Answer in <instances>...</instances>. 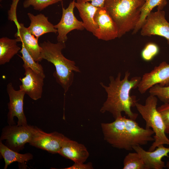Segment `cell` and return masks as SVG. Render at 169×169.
<instances>
[{"label": "cell", "instance_id": "obj_1", "mask_svg": "<svg viewBox=\"0 0 169 169\" xmlns=\"http://www.w3.org/2000/svg\"><path fill=\"white\" fill-rule=\"evenodd\" d=\"M130 73L127 71L124 78L121 79V74L118 73L115 78L112 76L109 77L110 83L108 86L102 83L100 84L107 93V98L100 109V112L110 113L115 119L122 116L124 112L128 117L136 120L138 114L133 112L132 107L135 106L138 100L134 95H131V90L137 88L141 77L136 76L129 78Z\"/></svg>", "mask_w": 169, "mask_h": 169}, {"label": "cell", "instance_id": "obj_2", "mask_svg": "<svg viewBox=\"0 0 169 169\" xmlns=\"http://www.w3.org/2000/svg\"><path fill=\"white\" fill-rule=\"evenodd\" d=\"M115 120L101 124L104 140L112 147L131 151L154 141L152 130L140 127L135 120L122 116Z\"/></svg>", "mask_w": 169, "mask_h": 169}, {"label": "cell", "instance_id": "obj_3", "mask_svg": "<svg viewBox=\"0 0 169 169\" xmlns=\"http://www.w3.org/2000/svg\"><path fill=\"white\" fill-rule=\"evenodd\" d=\"M42 48L41 58L53 64L55 68L54 76L56 80L66 93L72 85L74 77V72H80L74 61L66 58L62 54L66 47L65 43L56 44L49 41L40 44Z\"/></svg>", "mask_w": 169, "mask_h": 169}, {"label": "cell", "instance_id": "obj_4", "mask_svg": "<svg viewBox=\"0 0 169 169\" xmlns=\"http://www.w3.org/2000/svg\"><path fill=\"white\" fill-rule=\"evenodd\" d=\"M146 0H105L104 7L115 23L120 38L133 30Z\"/></svg>", "mask_w": 169, "mask_h": 169}, {"label": "cell", "instance_id": "obj_5", "mask_svg": "<svg viewBox=\"0 0 169 169\" xmlns=\"http://www.w3.org/2000/svg\"><path fill=\"white\" fill-rule=\"evenodd\" d=\"M157 97L150 95L146 100L144 105L137 102L135 107L146 123V128L152 130L154 141L148 150L152 151L158 146L169 145V139L166 135L165 126L160 113L157 110Z\"/></svg>", "mask_w": 169, "mask_h": 169}, {"label": "cell", "instance_id": "obj_6", "mask_svg": "<svg viewBox=\"0 0 169 169\" xmlns=\"http://www.w3.org/2000/svg\"><path fill=\"white\" fill-rule=\"evenodd\" d=\"M33 125H6L2 129L0 141H5V145L10 149L19 152L26 144L30 142Z\"/></svg>", "mask_w": 169, "mask_h": 169}, {"label": "cell", "instance_id": "obj_7", "mask_svg": "<svg viewBox=\"0 0 169 169\" xmlns=\"http://www.w3.org/2000/svg\"><path fill=\"white\" fill-rule=\"evenodd\" d=\"M66 137L57 131L45 132L33 125L32 136L29 144L52 154L58 153Z\"/></svg>", "mask_w": 169, "mask_h": 169}, {"label": "cell", "instance_id": "obj_8", "mask_svg": "<svg viewBox=\"0 0 169 169\" xmlns=\"http://www.w3.org/2000/svg\"><path fill=\"white\" fill-rule=\"evenodd\" d=\"M143 36L158 35L165 38L169 45V23L163 10L151 12L147 16L141 29Z\"/></svg>", "mask_w": 169, "mask_h": 169}, {"label": "cell", "instance_id": "obj_9", "mask_svg": "<svg viewBox=\"0 0 169 169\" xmlns=\"http://www.w3.org/2000/svg\"><path fill=\"white\" fill-rule=\"evenodd\" d=\"M7 91L9 97L8 104V111L7 114V122L8 125H15L14 117L18 119L17 125H26L28 124L23 109V100L25 92L20 90H16L10 82L7 86Z\"/></svg>", "mask_w": 169, "mask_h": 169}, {"label": "cell", "instance_id": "obj_10", "mask_svg": "<svg viewBox=\"0 0 169 169\" xmlns=\"http://www.w3.org/2000/svg\"><path fill=\"white\" fill-rule=\"evenodd\" d=\"M75 2V0L71 2L66 8L62 5L61 18L59 22L54 25L57 30V39L58 42L65 43L68 39L67 34L73 30H82L84 29L83 22L78 20L74 15Z\"/></svg>", "mask_w": 169, "mask_h": 169}, {"label": "cell", "instance_id": "obj_11", "mask_svg": "<svg viewBox=\"0 0 169 169\" xmlns=\"http://www.w3.org/2000/svg\"><path fill=\"white\" fill-rule=\"evenodd\" d=\"M156 84L161 86L169 85V64L166 61L162 62L151 71L144 74L137 88L143 94Z\"/></svg>", "mask_w": 169, "mask_h": 169}, {"label": "cell", "instance_id": "obj_12", "mask_svg": "<svg viewBox=\"0 0 169 169\" xmlns=\"http://www.w3.org/2000/svg\"><path fill=\"white\" fill-rule=\"evenodd\" d=\"M94 18L98 28L93 35L97 38L108 41L118 38L117 26L104 7L98 8Z\"/></svg>", "mask_w": 169, "mask_h": 169}, {"label": "cell", "instance_id": "obj_13", "mask_svg": "<svg viewBox=\"0 0 169 169\" xmlns=\"http://www.w3.org/2000/svg\"><path fill=\"white\" fill-rule=\"evenodd\" d=\"M23 68L25 76L19 78L22 83L19 89L24 91L33 100H37L42 97L44 78L29 68Z\"/></svg>", "mask_w": 169, "mask_h": 169}, {"label": "cell", "instance_id": "obj_14", "mask_svg": "<svg viewBox=\"0 0 169 169\" xmlns=\"http://www.w3.org/2000/svg\"><path fill=\"white\" fill-rule=\"evenodd\" d=\"M133 150L140 155L146 165V169H163L166 167L165 162L162 160L164 156H168L169 147L161 145L152 151H146L141 146L133 147Z\"/></svg>", "mask_w": 169, "mask_h": 169}, {"label": "cell", "instance_id": "obj_15", "mask_svg": "<svg viewBox=\"0 0 169 169\" xmlns=\"http://www.w3.org/2000/svg\"><path fill=\"white\" fill-rule=\"evenodd\" d=\"M16 27L17 31L14 36L17 42H22L36 61H41L42 60L41 58L42 48L38 44V39L23 23H19Z\"/></svg>", "mask_w": 169, "mask_h": 169}, {"label": "cell", "instance_id": "obj_16", "mask_svg": "<svg viewBox=\"0 0 169 169\" xmlns=\"http://www.w3.org/2000/svg\"><path fill=\"white\" fill-rule=\"evenodd\" d=\"M58 154L74 163H84L89 156V153L83 144L65 138Z\"/></svg>", "mask_w": 169, "mask_h": 169}, {"label": "cell", "instance_id": "obj_17", "mask_svg": "<svg viewBox=\"0 0 169 169\" xmlns=\"http://www.w3.org/2000/svg\"><path fill=\"white\" fill-rule=\"evenodd\" d=\"M30 20L28 27L30 32L37 39L42 35L49 33H56L57 30L48 20V17L40 13L34 15L30 13L27 14Z\"/></svg>", "mask_w": 169, "mask_h": 169}, {"label": "cell", "instance_id": "obj_18", "mask_svg": "<svg viewBox=\"0 0 169 169\" xmlns=\"http://www.w3.org/2000/svg\"><path fill=\"white\" fill-rule=\"evenodd\" d=\"M74 5L78 10L84 29L94 34L98 28L94 18L98 8L89 2L78 3L75 2Z\"/></svg>", "mask_w": 169, "mask_h": 169}, {"label": "cell", "instance_id": "obj_19", "mask_svg": "<svg viewBox=\"0 0 169 169\" xmlns=\"http://www.w3.org/2000/svg\"><path fill=\"white\" fill-rule=\"evenodd\" d=\"M0 153L5 162L4 169H7L11 163L17 162L24 164L33 158V155L28 152L25 154L19 153L8 147L0 141Z\"/></svg>", "mask_w": 169, "mask_h": 169}, {"label": "cell", "instance_id": "obj_20", "mask_svg": "<svg viewBox=\"0 0 169 169\" xmlns=\"http://www.w3.org/2000/svg\"><path fill=\"white\" fill-rule=\"evenodd\" d=\"M16 39L3 37L0 39V65L9 62L12 58L21 49Z\"/></svg>", "mask_w": 169, "mask_h": 169}, {"label": "cell", "instance_id": "obj_21", "mask_svg": "<svg viewBox=\"0 0 169 169\" xmlns=\"http://www.w3.org/2000/svg\"><path fill=\"white\" fill-rule=\"evenodd\" d=\"M167 4V0H146L141 9L139 21L133 30L132 34H136L141 29L147 16L155 7H157V10H162Z\"/></svg>", "mask_w": 169, "mask_h": 169}, {"label": "cell", "instance_id": "obj_22", "mask_svg": "<svg viewBox=\"0 0 169 169\" xmlns=\"http://www.w3.org/2000/svg\"><path fill=\"white\" fill-rule=\"evenodd\" d=\"M20 52L22 54V56H19L22 59L24 63L23 67L29 68L36 73L45 78V75L43 67L38 62L36 61L33 59L22 44Z\"/></svg>", "mask_w": 169, "mask_h": 169}, {"label": "cell", "instance_id": "obj_23", "mask_svg": "<svg viewBox=\"0 0 169 169\" xmlns=\"http://www.w3.org/2000/svg\"><path fill=\"white\" fill-rule=\"evenodd\" d=\"M123 169H146L140 155L135 151L130 152L125 157Z\"/></svg>", "mask_w": 169, "mask_h": 169}, {"label": "cell", "instance_id": "obj_24", "mask_svg": "<svg viewBox=\"0 0 169 169\" xmlns=\"http://www.w3.org/2000/svg\"><path fill=\"white\" fill-rule=\"evenodd\" d=\"M150 95L156 96L164 103H169V85L161 86L156 84L149 89Z\"/></svg>", "mask_w": 169, "mask_h": 169}, {"label": "cell", "instance_id": "obj_25", "mask_svg": "<svg viewBox=\"0 0 169 169\" xmlns=\"http://www.w3.org/2000/svg\"><path fill=\"white\" fill-rule=\"evenodd\" d=\"M159 51V47L156 44L149 43L142 50L141 53V57L145 61H150L158 54Z\"/></svg>", "mask_w": 169, "mask_h": 169}, {"label": "cell", "instance_id": "obj_26", "mask_svg": "<svg viewBox=\"0 0 169 169\" xmlns=\"http://www.w3.org/2000/svg\"><path fill=\"white\" fill-rule=\"evenodd\" d=\"M62 0H25L23 7L28 8L31 6L35 10L41 11L49 5L55 4Z\"/></svg>", "mask_w": 169, "mask_h": 169}, {"label": "cell", "instance_id": "obj_27", "mask_svg": "<svg viewBox=\"0 0 169 169\" xmlns=\"http://www.w3.org/2000/svg\"><path fill=\"white\" fill-rule=\"evenodd\" d=\"M157 109L163 121L165 133L169 134V103H164Z\"/></svg>", "mask_w": 169, "mask_h": 169}, {"label": "cell", "instance_id": "obj_28", "mask_svg": "<svg viewBox=\"0 0 169 169\" xmlns=\"http://www.w3.org/2000/svg\"><path fill=\"white\" fill-rule=\"evenodd\" d=\"M19 0H13L10 10L8 11V20L13 21L16 26L18 24L16 15V8Z\"/></svg>", "mask_w": 169, "mask_h": 169}, {"label": "cell", "instance_id": "obj_29", "mask_svg": "<svg viewBox=\"0 0 169 169\" xmlns=\"http://www.w3.org/2000/svg\"><path fill=\"white\" fill-rule=\"evenodd\" d=\"M64 169H93L92 163L86 164L84 163H74L72 166L64 168Z\"/></svg>", "mask_w": 169, "mask_h": 169}, {"label": "cell", "instance_id": "obj_30", "mask_svg": "<svg viewBox=\"0 0 169 169\" xmlns=\"http://www.w3.org/2000/svg\"><path fill=\"white\" fill-rule=\"evenodd\" d=\"M105 0H76V2L81 3L91 2V3L94 6L98 8L104 7V3Z\"/></svg>", "mask_w": 169, "mask_h": 169}, {"label": "cell", "instance_id": "obj_31", "mask_svg": "<svg viewBox=\"0 0 169 169\" xmlns=\"http://www.w3.org/2000/svg\"><path fill=\"white\" fill-rule=\"evenodd\" d=\"M166 166V167H167L169 169V161L167 162Z\"/></svg>", "mask_w": 169, "mask_h": 169}, {"label": "cell", "instance_id": "obj_32", "mask_svg": "<svg viewBox=\"0 0 169 169\" xmlns=\"http://www.w3.org/2000/svg\"><path fill=\"white\" fill-rule=\"evenodd\" d=\"M3 0H0V2H1Z\"/></svg>", "mask_w": 169, "mask_h": 169}]
</instances>
